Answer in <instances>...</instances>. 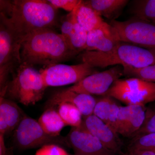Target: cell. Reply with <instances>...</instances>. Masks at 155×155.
<instances>
[{
    "instance_id": "cell-1",
    "label": "cell",
    "mask_w": 155,
    "mask_h": 155,
    "mask_svg": "<svg viewBox=\"0 0 155 155\" xmlns=\"http://www.w3.org/2000/svg\"><path fill=\"white\" fill-rule=\"evenodd\" d=\"M79 54L68 46L61 34L51 28L35 31L22 40V63L48 66L68 61Z\"/></svg>"
},
{
    "instance_id": "cell-2",
    "label": "cell",
    "mask_w": 155,
    "mask_h": 155,
    "mask_svg": "<svg viewBox=\"0 0 155 155\" xmlns=\"http://www.w3.org/2000/svg\"><path fill=\"white\" fill-rule=\"evenodd\" d=\"M58 9L45 0L12 1L8 22L21 39L35 31L51 28L58 21Z\"/></svg>"
},
{
    "instance_id": "cell-3",
    "label": "cell",
    "mask_w": 155,
    "mask_h": 155,
    "mask_svg": "<svg viewBox=\"0 0 155 155\" xmlns=\"http://www.w3.org/2000/svg\"><path fill=\"white\" fill-rule=\"evenodd\" d=\"M77 57L94 68L115 65L141 68L155 64V51L122 41L108 51H84Z\"/></svg>"
},
{
    "instance_id": "cell-4",
    "label": "cell",
    "mask_w": 155,
    "mask_h": 155,
    "mask_svg": "<svg viewBox=\"0 0 155 155\" xmlns=\"http://www.w3.org/2000/svg\"><path fill=\"white\" fill-rule=\"evenodd\" d=\"M47 87L40 71L22 63L14 71L12 80L1 91V96L24 105H32L42 99Z\"/></svg>"
},
{
    "instance_id": "cell-5",
    "label": "cell",
    "mask_w": 155,
    "mask_h": 155,
    "mask_svg": "<svg viewBox=\"0 0 155 155\" xmlns=\"http://www.w3.org/2000/svg\"><path fill=\"white\" fill-rule=\"evenodd\" d=\"M21 39L15 32L4 14H0V87L8 83L10 74L22 63Z\"/></svg>"
},
{
    "instance_id": "cell-6",
    "label": "cell",
    "mask_w": 155,
    "mask_h": 155,
    "mask_svg": "<svg viewBox=\"0 0 155 155\" xmlns=\"http://www.w3.org/2000/svg\"><path fill=\"white\" fill-rule=\"evenodd\" d=\"M109 96L127 105L145 106L155 101V83L134 78L116 81L104 96Z\"/></svg>"
},
{
    "instance_id": "cell-7",
    "label": "cell",
    "mask_w": 155,
    "mask_h": 155,
    "mask_svg": "<svg viewBox=\"0 0 155 155\" xmlns=\"http://www.w3.org/2000/svg\"><path fill=\"white\" fill-rule=\"evenodd\" d=\"M15 144L22 150L30 149L49 144L69 147L66 137H54L44 130L38 121L25 116L14 130Z\"/></svg>"
},
{
    "instance_id": "cell-8",
    "label": "cell",
    "mask_w": 155,
    "mask_h": 155,
    "mask_svg": "<svg viewBox=\"0 0 155 155\" xmlns=\"http://www.w3.org/2000/svg\"><path fill=\"white\" fill-rule=\"evenodd\" d=\"M113 26L120 41L155 51V24L132 17L124 21L114 20Z\"/></svg>"
},
{
    "instance_id": "cell-9",
    "label": "cell",
    "mask_w": 155,
    "mask_h": 155,
    "mask_svg": "<svg viewBox=\"0 0 155 155\" xmlns=\"http://www.w3.org/2000/svg\"><path fill=\"white\" fill-rule=\"evenodd\" d=\"M40 72L48 87L75 84L98 72L89 64L81 63L74 65L54 64L47 67Z\"/></svg>"
},
{
    "instance_id": "cell-10",
    "label": "cell",
    "mask_w": 155,
    "mask_h": 155,
    "mask_svg": "<svg viewBox=\"0 0 155 155\" xmlns=\"http://www.w3.org/2000/svg\"><path fill=\"white\" fill-rule=\"evenodd\" d=\"M122 76L123 67L117 65L105 71L89 75L67 89L80 93L103 96L113 84Z\"/></svg>"
},
{
    "instance_id": "cell-11",
    "label": "cell",
    "mask_w": 155,
    "mask_h": 155,
    "mask_svg": "<svg viewBox=\"0 0 155 155\" xmlns=\"http://www.w3.org/2000/svg\"><path fill=\"white\" fill-rule=\"evenodd\" d=\"M69 147L77 155H119L108 149L82 123L80 127H72L66 137Z\"/></svg>"
},
{
    "instance_id": "cell-12",
    "label": "cell",
    "mask_w": 155,
    "mask_h": 155,
    "mask_svg": "<svg viewBox=\"0 0 155 155\" xmlns=\"http://www.w3.org/2000/svg\"><path fill=\"white\" fill-rule=\"evenodd\" d=\"M146 107L141 105L121 106L116 125V132L128 138H133L145 119Z\"/></svg>"
},
{
    "instance_id": "cell-13",
    "label": "cell",
    "mask_w": 155,
    "mask_h": 155,
    "mask_svg": "<svg viewBox=\"0 0 155 155\" xmlns=\"http://www.w3.org/2000/svg\"><path fill=\"white\" fill-rule=\"evenodd\" d=\"M83 125L108 149L117 155L123 154L119 134L101 119L92 114L83 117Z\"/></svg>"
},
{
    "instance_id": "cell-14",
    "label": "cell",
    "mask_w": 155,
    "mask_h": 155,
    "mask_svg": "<svg viewBox=\"0 0 155 155\" xmlns=\"http://www.w3.org/2000/svg\"><path fill=\"white\" fill-rule=\"evenodd\" d=\"M71 103L78 108L83 117L93 114L97 100L91 95L80 93L68 89L57 92L47 101L46 109L55 107L62 103Z\"/></svg>"
},
{
    "instance_id": "cell-15",
    "label": "cell",
    "mask_w": 155,
    "mask_h": 155,
    "mask_svg": "<svg viewBox=\"0 0 155 155\" xmlns=\"http://www.w3.org/2000/svg\"><path fill=\"white\" fill-rule=\"evenodd\" d=\"M120 42L114 27L109 24L104 28L88 32L84 51L107 52Z\"/></svg>"
},
{
    "instance_id": "cell-16",
    "label": "cell",
    "mask_w": 155,
    "mask_h": 155,
    "mask_svg": "<svg viewBox=\"0 0 155 155\" xmlns=\"http://www.w3.org/2000/svg\"><path fill=\"white\" fill-rule=\"evenodd\" d=\"M26 116L14 101L4 97L0 98V134L5 135L14 131Z\"/></svg>"
},
{
    "instance_id": "cell-17",
    "label": "cell",
    "mask_w": 155,
    "mask_h": 155,
    "mask_svg": "<svg viewBox=\"0 0 155 155\" xmlns=\"http://www.w3.org/2000/svg\"><path fill=\"white\" fill-rule=\"evenodd\" d=\"M115 100L114 98L107 95L103 96L97 100L93 114L116 132L118 115L121 106L119 105Z\"/></svg>"
},
{
    "instance_id": "cell-18",
    "label": "cell",
    "mask_w": 155,
    "mask_h": 155,
    "mask_svg": "<svg viewBox=\"0 0 155 155\" xmlns=\"http://www.w3.org/2000/svg\"><path fill=\"white\" fill-rule=\"evenodd\" d=\"M73 12L77 22L87 32L104 28L109 25L84 1H81Z\"/></svg>"
},
{
    "instance_id": "cell-19",
    "label": "cell",
    "mask_w": 155,
    "mask_h": 155,
    "mask_svg": "<svg viewBox=\"0 0 155 155\" xmlns=\"http://www.w3.org/2000/svg\"><path fill=\"white\" fill-rule=\"evenodd\" d=\"M84 2L100 16L110 21L116 20L129 3L128 0H88Z\"/></svg>"
},
{
    "instance_id": "cell-20",
    "label": "cell",
    "mask_w": 155,
    "mask_h": 155,
    "mask_svg": "<svg viewBox=\"0 0 155 155\" xmlns=\"http://www.w3.org/2000/svg\"><path fill=\"white\" fill-rule=\"evenodd\" d=\"M38 122L46 133L54 137L60 136L61 131L66 126L55 107L46 109L39 118Z\"/></svg>"
},
{
    "instance_id": "cell-21",
    "label": "cell",
    "mask_w": 155,
    "mask_h": 155,
    "mask_svg": "<svg viewBox=\"0 0 155 155\" xmlns=\"http://www.w3.org/2000/svg\"><path fill=\"white\" fill-rule=\"evenodd\" d=\"M129 9L133 17L155 24V0L132 1Z\"/></svg>"
},
{
    "instance_id": "cell-22",
    "label": "cell",
    "mask_w": 155,
    "mask_h": 155,
    "mask_svg": "<svg viewBox=\"0 0 155 155\" xmlns=\"http://www.w3.org/2000/svg\"><path fill=\"white\" fill-rule=\"evenodd\" d=\"M57 110L66 126L75 127L82 125L83 116L78 108L71 103H61L58 106Z\"/></svg>"
},
{
    "instance_id": "cell-23",
    "label": "cell",
    "mask_w": 155,
    "mask_h": 155,
    "mask_svg": "<svg viewBox=\"0 0 155 155\" xmlns=\"http://www.w3.org/2000/svg\"><path fill=\"white\" fill-rule=\"evenodd\" d=\"M123 76L130 78H134L147 82L155 83V64L141 68L130 66H122Z\"/></svg>"
},
{
    "instance_id": "cell-24",
    "label": "cell",
    "mask_w": 155,
    "mask_h": 155,
    "mask_svg": "<svg viewBox=\"0 0 155 155\" xmlns=\"http://www.w3.org/2000/svg\"><path fill=\"white\" fill-rule=\"evenodd\" d=\"M128 150L150 151L155 153V133L146 134L131 138Z\"/></svg>"
},
{
    "instance_id": "cell-25",
    "label": "cell",
    "mask_w": 155,
    "mask_h": 155,
    "mask_svg": "<svg viewBox=\"0 0 155 155\" xmlns=\"http://www.w3.org/2000/svg\"><path fill=\"white\" fill-rule=\"evenodd\" d=\"M150 133H155V101L146 107L144 122L133 137Z\"/></svg>"
},
{
    "instance_id": "cell-26",
    "label": "cell",
    "mask_w": 155,
    "mask_h": 155,
    "mask_svg": "<svg viewBox=\"0 0 155 155\" xmlns=\"http://www.w3.org/2000/svg\"><path fill=\"white\" fill-rule=\"evenodd\" d=\"M35 155H70L61 146L55 144L45 145L40 148Z\"/></svg>"
},
{
    "instance_id": "cell-27",
    "label": "cell",
    "mask_w": 155,
    "mask_h": 155,
    "mask_svg": "<svg viewBox=\"0 0 155 155\" xmlns=\"http://www.w3.org/2000/svg\"><path fill=\"white\" fill-rule=\"evenodd\" d=\"M48 2L56 8L64 9L65 11L72 12L80 4L81 0H48Z\"/></svg>"
},
{
    "instance_id": "cell-28",
    "label": "cell",
    "mask_w": 155,
    "mask_h": 155,
    "mask_svg": "<svg viewBox=\"0 0 155 155\" xmlns=\"http://www.w3.org/2000/svg\"><path fill=\"white\" fill-rule=\"evenodd\" d=\"M8 150L5 143V135L0 134V155H8Z\"/></svg>"
},
{
    "instance_id": "cell-29",
    "label": "cell",
    "mask_w": 155,
    "mask_h": 155,
    "mask_svg": "<svg viewBox=\"0 0 155 155\" xmlns=\"http://www.w3.org/2000/svg\"><path fill=\"white\" fill-rule=\"evenodd\" d=\"M130 155H155V153L150 151L128 150Z\"/></svg>"
},
{
    "instance_id": "cell-30",
    "label": "cell",
    "mask_w": 155,
    "mask_h": 155,
    "mask_svg": "<svg viewBox=\"0 0 155 155\" xmlns=\"http://www.w3.org/2000/svg\"><path fill=\"white\" fill-rule=\"evenodd\" d=\"M14 155V153H13V150L12 148H11V149H9L8 152V155Z\"/></svg>"
},
{
    "instance_id": "cell-31",
    "label": "cell",
    "mask_w": 155,
    "mask_h": 155,
    "mask_svg": "<svg viewBox=\"0 0 155 155\" xmlns=\"http://www.w3.org/2000/svg\"><path fill=\"white\" fill-rule=\"evenodd\" d=\"M121 155H129V154L128 153H125V154L123 153V154H122Z\"/></svg>"
},
{
    "instance_id": "cell-32",
    "label": "cell",
    "mask_w": 155,
    "mask_h": 155,
    "mask_svg": "<svg viewBox=\"0 0 155 155\" xmlns=\"http://www.w3.org/2000/svg\"><path fill=\"white\" fill-rule=\"evenodd\" d=\"M77 155L75 154H73V155Z\"/></svg>"
}]
</instances>
